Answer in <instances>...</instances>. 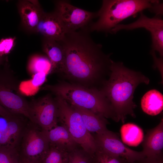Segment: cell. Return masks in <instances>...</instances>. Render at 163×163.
I'll use <instances>...</instances> for the list:
<instances>
[{
	"mask_svg": "<svg viewBox=\"0 0 163 163\" xmlns=\"http://www.w3.org/2000/svg\"><path fill=\"white\" fill-rule=\"evenodd\" d=\"M87 27L66 33L58 42L65 55V66L60 75L65 81L89 88H98L105 81L104 74L110 71L112 60L110 54L102 50L101 44L95 42Z\"/></svg>",
	"mask_w": 163,
	"mask_h": 163,
	"instance_id": "6da1fadb",
	"label": "cell"
},
{
	"mask_svg": "<svg viewBox=\"0 0 163 163\" xmlns=\"http://www.w3.org/2000/svg\"><path fill=\"white\" fill-rule=\"evenodd\" d=\"M109 78L103 83L100 89L110 103L117 122L124 123L128 115L135 117L133 94L141 83L148 84L149 79L140 72L125 67L122 62H112Z\"/></svg>",
	"mask_w": 163,
	"mask_h": 163,
	"instance_id": "7a4b0ae2",
	"label": "cell"
},
{
	"mask_svg": "<svg viewBox=\"0 0 163 163\" xmlns=\"http://www.w3.org/2000/svg\"><path fill=\"white\" fill-rule=\"evenodd\" d=\"M42 89L60 96L70 105L88 110L117 122L110 103L100 89L88 88L65 81L55 85H46Z\"/></svg>",
	"mask_w": 163,
	"mask_h": 163,
	"instance_id": "3957f363",
	"label": "cell"
},
{
	"mask_svg": "<svg viewBox=\"0 0 163 163\" xmlns=\"http://www.w3.org/2000/svg\"><path fill=\"white\" fill-rule=\"evenodd\" d=\"M158 0H104L97 12L98 20L88 26L89 32L111 33L124 20L148 9L152 11Z\"/></svg>",
	"mask_w": 163,
	"mask_h": 163,
	"instance_id": "277c9868",
	"label": "cell"
},
{
	"mask_svg": "<svg viewBox=\"0 0 163 163\" xmlns=\"http://www.w3.org/2000/svg\"><path fill=\"white\" fill-rule=\"evenodd\" d=\"M56 96L58 122L67 129L81 148L93 156L98 146L93 136L86 129L81 115L62 98Z\"/></svg>",
	"mask_w": 163,
	"mask_h": 163,
	"instance_id": "5b68a950",
	"label": "cell"
},
{
	"mask_svg": "<svg viewBox=\"0 0 163 163\" xmlns=\"http://www.w3.org/2000/svg\"><path fill=\"white\" fill-rule=\"evenodd\" d=\"M49 147L45 131L29 120L21 140L19 149L20 157L31 163H40Z\"/></svg>",
	"mask_w": 163,
	"mask_h": 163,
	"instance_id": "8992f818",
	"label": "cell"
},
{
	"mask_svg": "<svg viewBox=\"0 0 163 163\" xmlns=\"http://www.w3.org/2000/svg\"><path fill=\"white\" fill-rule=\"evenodd\" d=\"M54 13L62 23L66 33L88 26L97 12L88 11L75 6L66 0L55 2Z\"/></svg>",
	"mask_w": 163,
	"mask_h": 163,
	"instance_id": "52a82bcc",
	"label": "cell"
},
{
	"mask_svg": "<svg viewBox=\"0 0 163 163\" xmlns=\"http://www.w3.org/2000/svg\"><path fill=\"white\" fill-rule=\"evenodd\" d=\"M29 105L30 121L45 131L58 125V108L55 98L47 94L32 101Z\"/></svg>",
	"mask_w": 163,
	"mask_h": 163,
	"instance_id": "ba28073f",
	"label": "cell"
},
{
	"mask_svg": "<svg viewBox=\"0 0 163 163\" xmlns=\"http://www.w3.org/2000/svg\"><path fill=\"white\" fill-rule=\"evenodd\" d=\"M139 18L135 22L128 24H119L111 30V33H116L122 30H132L143 28L151 33L152 39V51H157L161 57L163 56V20L160 16L149 18L142 12H140Z\"/></svg>",
	"mask_w": 163,
	"mask_h": 163,
	"instance_id": "9c48e42d",
	"label": "cell"
},
{
	"mask_svg": "<svg viewBox=\"0 0 163 163\" xmlns=\"http://www.w3.org/2000/svg\"><path fill=\"white\" fill-rule=\"evenodd\" d=\"M22 115H0V148L19 151L22 135L27 124Z\"/></svg>",
	"mask_w": 163,
	"mask_h": 163,
	"instance_id": "30bf717a",
	"label": "cell"
},
{
	"mask_svg": "<svg viewBox=\"0 0 163 163\" xmlns=\"http://www.w3.org/2000/svg\"><path fill=\"white\" fill-rule=\"evenodd\" d=\"M93 136L98 148L122 157L128 162H133L145 157L142 151H134L126 146L115 133L108 129Z\"/></svg>",
	"mask_w": 163,
	"mask_h": 163,
	"instance_id": "8fae6325",
	"label": "cell"
},
{
	"mask_svg": "<svg viewBox=\"0 0 163 163\" xmlns=\"http://www.w3.org/2000/svg\"><path fill=\"white\" fill-rule=\"evenodd\" d=\"M8 76L0 74V105L11 112L30 119L29 103L13 89Z\"/></svg>",
	"mask_w": 163,
	"mask_h": 163,
	"instance_id": "7c38bea8",
	"label": "cell"
},
{
	"mask_svg": "<svg viewBox=\"0 0 163 163\" xmlns=\"http://www.w3.org/2000/svg\"><path fill=\"white\" fill-rule=\"evenodd\" d=\"M36 31L44 38L58 42L62 40L66 33L61 21L54 12L43 13Z\"/></svg>",
	"mask_w": 163,
	"mask_h": 163,
	"instance_id": "4fadbf2b",
	"label": "cell"
},
{
	"mask_svg": "<svg viewBox=\"0 0 163 163\" xmlns=\"http://www.w3.org/2000/svg\"><path fill=\"white\" fill-rule=\"evenodd\" d=\"M44 131L50 146L60 151L69 153L79 145L67 129L61 125H57L48 131Z\"/></svg>",
	"mask_w": 163,
	"mask_h": 163,
	"instance_id": "5bb4252c",
	"label": "cell"
},
{
	"mask_svg": "<svg viewBox=\"0 0 163 163\" xmlns=\"http://www.w3.org/2000/svg\"><path fill=\"white\" fill-rule=\"evenodd\" d=\"M18 8L22 21L27 29L35 31L44 12L37 1L22 0L19 2Z\"/></svg>",
	"mask_w": 163,
	"mask_h": 163,
	"instance_id": "9a60e30c",
	"label": "cell"
},
{
	"mask_svg": "<svg viewBox=\"0 0 163 163\" xmlns=\"http://www.w3.org/2000/svg\"><path fill=\"white\" fill-rule=\"evenodd\" d=\"M43 48L51 64L50 73L61 75L65 66L64 53L62 46L58 41L44 37Z\"/></svg>",
	"mask_w": 163,
	"mask_h": 163,
	"instance_id": "2e32d148",
	"label": "cell"
},
{
	"mask_svg": "<svg viewBox=\"0 0 163 163\" xmlns=\"http://www.w3.org/2000/svg\"><path fill=\"white\" fill-rule=\"evenodd\" d=\"M142 152L145 157L160 155L163 148V120L155 127L149 131L143 144Z\"/></svg>",
	"mask_w": 163,
	"mask_h": 163,
	"instance_id": "e0dca14e",
	"label": "cell"
},
{
	"mask_svg": "<svg viewBox=\"0 0 163 163\" xmlns=\"http://www.w3.org/2000/svg\"><path fill=\"white\" fill-rule=\"evenodd\" d=\"M70 105L80 114L86 129L91 134L99 133L108 129V122L104 117L88 110Z\"/></svg>",
	"mask_w": 163,
	"mask_h": 163,
	"instance_id": "ac0fdd59",
	"label": "cell"
},
{
	"mask_svg": "<svg viewBox=\"0 0 163 163\" xmlns=\"http://www.w3.org/2000/svg\"><path fill=\"white\" fill-rule=\"evenodd\" d=\"M141 105L145 113L151 116L156 115L163 110V94L156 89L149 90L142 97Z\"/></svg>",
	"mask_w": 163,
	"mask_h": 163,
	"instance_id": "d6986e66",
	"label": "cell"
},
{
	"mask_svg": "<svg viewBox=\"0 0 163 163\" xmlns=\"http://www.w3.org/2000/svg\"><path fill=\"white\" fill-rule=\"evenodd\" d=\"M120 131L123 142L129 146H137L143 140V133L142 130L133 123H128L123 125Z\"/></svg>",
	"mask_w": 163,
	"mask_h": 163,
	"instance_id": "ffe728a7",
	"label": "cell"
},
{
	"mask_svg": "<svg viewBox=\"0 0 163 163\" xmlns=\"http://www.w3.org/2000/svg\"><path fill=\"white\" fill-rule=\"evenodd\" d=\"M51 64L48 58L44 56L35 55L29 59L27 66L28 72L33 75L40 72H43L47 75L50 73Z\"/></svg>",
	"mask_w": 163,
	"mask_h": 163,
	"instance_id": "44dd1931",
	"label": "cell"
},
{
	"mask_svg": "<svg viewBox=\"0 0 163 163\" xmlns=\"http://www.w3.org/2000/svg\"><path fill=\"white\" fill-rule=\"evenodd\" d=\"M69 153L50 146L40 163H67Z\"/></svg>",
	"mask_w": 163,
	"mask_h": 163,
	"instance_id": "7402d4cb",
	"label": "cell"
},
{
	"mask_svg": "<svg viewBox=\"0 0 163 163\" xmlns=\"http://www.w3.org/2000/svg\"><path fill=\"white\" fill-rule=\"evenodd\" d=\"M124 158L107 152L99 148L95 152L93 163H128Z\"/></svg>",
	"mask_w": 163,
	"mask_h": 163,
	"instance_id": "603a6c76",
	"label": "cell"
},
{
	"mask_svg": "<svg viewBox=\"0 0 163 163\" xmlns=\"http://www.w3.org/2000/svg\"><path fill=\"white\" fill-rule=\"evenodd\" d=\"M93 156L77 148L69 153L67 163H93Z\"/></svg>",
	"mask_w": 163,
	"mask_h": 163,
	"instance_id": "cb8c5ba5",
	"label": "cell"
},
{
	"mask_svg": "<svg viewBox=\"0 0 163 163\" xmlns=\"http://www.w3.org/2000/svg\"><path fill=\"white\" fill-rule=\"evenodd\" d=\"M19 151L0 148V163H20Z\"/></svg>",
	"mask_w": 163,
	"mask_h": 163,
	"instance_id": "d4e9b609",
	"label": "cell"
},
{
	"mask_svg": "<svg viewBox=\"0 0 163 163\" xmlns=\"http://www.w3.org/2000/svg\"><path fill=\"white\" fill-rule=\"evenodd\" d=\"M47 75L43 72L33 75L31 79L25 81L27 87L34 93H37L40 87L45 82Z\"/></svg>",
	"mask_w": 163,
	"mask_h": 163,
	"instance_id": "484cf974",
	"label": "cell"
},
{
	"mask_svg": "<svg viewBox=\"0 0 163 163\" xmlns=\"http://www.w3.org/2000/svg\"><path fill=\"white\" fill-rule=\"evenodd\" d=\"M15 37H9L2 39L0 40V56L3 57L9 54L13 49Z\"/></svg>",
	"mask_w": 163,
	"mask_h": 163,
	"instance_id": "4316f807",
	"label": "cell"
},
{
	"mask_svg": "<svg viewBox=\"0 0 163 163\" xmlns=\"http://www.w3.org/2000/svg\"><path fill=\"white\" fill-rule=\"evenodd\" d=\"M135 163H163L162 154L144 158L134 162Z\"/></svg>",
	"mask_w": 163,
	"mask_h": 163,
	"instance_id": "83f0119b",
	"label": "cell"
},
{
	"mask_svg": "<svg viewBox=\"0 0 163 163\" xmlns=\"http://www.w3.org/2000/svg\"><path fill=\"white\" fill-rule=\"evenodd\" d=\"M14 113H12L0 105V115L5 117H10L14 115Z\"/></svg>",
	"mask_w": 163,
	"mask_h": 163,
	"instance_id": "f1b7e54d",
	"label": "cell"
},
{
	"mask_svg": "<svg viewBox=\"0 0 163 163\" xmlns=\"http://www.w3.org/2000/svg\"><path fill=\"white\" fill-rule=\"evenodd\" d=\"M20 163H31L25 159L21 157Z\"/></svg>",
	"mask_w": 163,
	"mask_h": 163,
	"instance_id": "f546056e",
	"label": "cell"
},
{
	"mask_svg": "<svg viewBox=\"0 0 163 163\" xmlns=\"http://www.w3.org/2000/svg\"><path fill=\"white\" fill-rule=\"evenodd\" d=\"M3 57H2L0 56V64H1V62L2 61Z\"/></svg>",
	"mask_w": 163,
	"mask_h": 163,
	"instance_id": "4dcf8cb0",
	"label": "cell"
},
{
	"mask_svg": "<svg viewBox=\"0 0 163 163\" xmlns=\"http://www.w3.org/2000/svg\"><path fill=\"white\" fill-rule=\"evenodd\" d=\"M128 163H135V162H128Z\"/></svg>",
	"mask_w": 163,
	"mask_h": 163,
	"instance_id": "1f68e13d",
	"label": "cell"
}]
</instances>
